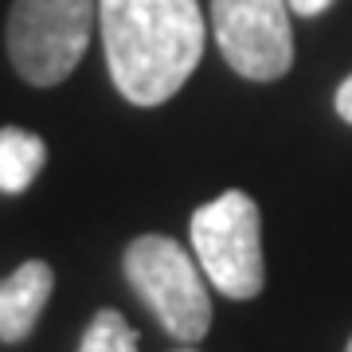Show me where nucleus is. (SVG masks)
Returning <instances> with one entry per match:
<instances>
[{"instance_id":"nucleus-1","label":"nucleus","mask_w":352,"mask_h":352,"mask_svg":"<svg viewBox=\"0 0 352 352\" xmlns=\"http://www.w3.org/2000/svg\"><path fill=\"white\" fill-rule=\"evenodd\" d=\"M102 47L118 94L161 106L188 82L204 55V12L196 0H98Z\"/></svg>"},{"instance_id":"nucleus-2","label":"nucleus","mask_w":352,"mask_h":352,"mask_svg":"<svg viewBox=\"0 0 352 352\" xmlns=\"http://www.w3.org/2000/svg\"><path fill=\"white\" fill-rule=\"evenodd\" d=\"M126 278L149 314L180 344H200L212 329L204 266L168 235H141L126 247Z\"/></svg>"},{"instance_id":"nucleus-3","label":"nucleus","mask_w":352,"mask_h":352,"mask_svg":"<svg viewBox=\"0 0 352 352\" xmlns=\"http://www.w3.org/2000/svg\"><path fill=\"white\" fill-rule=\"evenodd\" d=\"M192 251L204 274L223 298L247 302L266 286L263 270V215L247 192L231 188L192 212Z\"/></svg>"},{"instance_id":"nucleus-4","label":"nucleus","mask_w":352,"mask_h":352,"mask_svg":"<svg viewBox=\"0 0 352 352\" xmlns=\"http://www.w3.org/2000/svg\"><path fill=\"white\" fill-rule=\"evenodd\" d=\"M94 0H16L8 12V55L24 82H63L90 47Z\"/></svg>"},{"instance_id":"nucleus-5","label":"nucleus","mask_w":352,"mask_h":352,"mask_svg":"<svg viewBox=\"0 0 352 352\" xmlns=\"http://www.w3.org/2000/svg\"><path fill=\"white\" fill-rule=\"evenodd\" d=\"M289 0H212V32L231 71L274 82L294 67Z\"/></svg>"},{"instance_id":"nucleus-6","label":"nucleus","mask_w":352,"mask_h":352,"mask_svg":"<svg viewBox=\"0 0 352 352\" xmlns=\"http://www.w3.org/2000/svg\"><path fill=\"white\" fill-rule=\"evenodd\" d=\"M51 289H55V270L39 258H28L20 270H12L0 282V340L4 344H20L36 329Z\"/></svg>"},{"instance_id":"nucleus-7","label":"nucleus","mask_w":352,"mask_h":352,"mask_svg":"<svg viewBox=\"0 0 352 352\" xmlns=\"http://www.w3.org/2000/svg\"><path fill=\"white\" fill-rule=\"evenodd\" d=\"M47 161V145L28 133V129L4 126L0 129V192L4 196H20L36 184V176L43 173Z\"/></svg>"},{"instance_id":"nucleus-8","label":"nucleus","mask_w":352,"mask_h":352,"mask_svg":"<svg viewBox=\"0 0 352 352\" xmlns=\"http://www.w3.org/2000/svg\"><path fill=\"white\" fill-rule=\"evenodd\" d=\"M78 352H138V333L118 309H98L78 340Z\"/></svg>"},{"instance_id":"nucleus-9","label":"nucleus","mask_w":352,"mask_h":352,"mask_svg":"<svg viewBox=\"0 0 352 352\" xmlns=\"http://www.w3.org/2000/svg\"><path fill=\"white\" fill-rule=\"evenodd\" d=\"M337 113H340V118H344V122L352 126V75L337 87Z\"/></svg>"},{"instance_id":"nucleus-10","label":"nucleus","mask_w":352,"mask_h":352,"mask_svg":"<svg viewBox=\"0 0 352 352\" xmlns=\"http://www.w3.org/2000/svg\"><path fill=\"white\" fill-rule=\"evenodd\" d=\"M329 4H333V0H289V8L298 16H321Z\"/></svg>"},{"instance_id":"nucleus-11","label":"nucleus","mask_w":352,"mask_h":352,"mask_svg":"<svg viewBox=\"0 0 352 352\" xmlns=\"http://www.w3.org/2000/svg\"><path fill=\"white\" fill-rule=\"evenodd\" d=\"M173 352H196V349H192V344H184V349H173Z\"/></svg>"},{"instance_id":"nucleus-12","label":"nucleus","mask_w":352,"mask_h":352,"mask_svg":"<svg viewBox=\"0 0 352 352\" xmlns=\"http://www.w3.org/2000/svg\"><path fill=\"white\" fill-rule=\"evenodd\" d=\"M344 352H352V340H349V349H344Z\"/></svg>"}]
</instances>
